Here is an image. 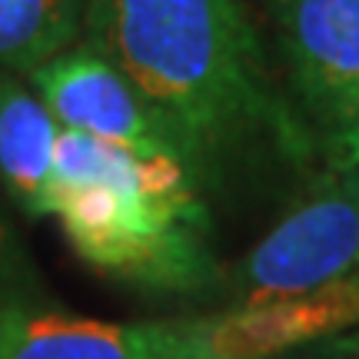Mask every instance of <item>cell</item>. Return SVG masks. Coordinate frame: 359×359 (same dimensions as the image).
Instances as JSON below:
<instances>
[{
	"label": "cell",
	"mask_w": 359,
	"mask_h": 359,
	"mask_svg": "<svg viewBox=\"0 0 359 359\" xmlns=\"http://www.w3.org/2000/svg\"><path fill=\"white\" fill-rule=\"evenodd\" d=\"M57 120L30 90L0 74V177L30 217L53 213V154Z\"/></svg>",
	"instance_id": "obj_8"
},
{
	"label": "cell",
	"mask_w": 359,
	"mask_h": 359,
	"mask_svg": "<svg viewBox=\"0 0 359 359\" xmlns=\"http://www.w3.org/2000/svg\"><path fill=\"white\" fill-rule=\"evenodd\" d=\"M53 217L80 257L114 280L154 293H200L217 280L193 170L170 154L60 130Z\"/></svg>",
	"instance_id": "obj_2"
},
{
	"label": "cell",
	"mask_w": 359,
	"mask_h": 359,
	"mask_svg": "<svg viewBox=\"0 0 359 359\" xmlns=\"http://www.w3.org/2000/svg\"><path fill=\"white\" fill-rule=\"evenodd\" d=\"M30 80L60 130L90 133L97 140L120 143L143 154H170L187 163L167 123L143 100L140 90L100 53L87 47L64 50L60 57L40 64Z\"/></svg>",
	"instance_id": "obj_5"
},
{
	"label": "cell",
	"mask_w": 359,
	"mask_h": 359,
	"mask_svg": "<svg viewBox=\"0 0 359 359\" xmlns=\"http://www.w3.org/2000/svg\"><path fill=\"white\" fill-rule=\"evenodd\" d=\"M83 30L87 50L114 64L167 123L190 170L266 123L296 137L236 0H87Z\"/></svg>",
	"instance_id": "obj_1"
},
{
	"label": "cell",
	"mask_w": 359,
	"mask_h": 359,
	"mask_svg": "<svg viewBox=\"0 0 359 359\" xmlns=\"http://www.w3.org/2000/svg\"><path fill=\"white\" fill-rule=\"evenodd\" d=\"M43 303L40 280L24 250L17 246L13 233L0 219V313H11L20 306H37Z\"/></svg>",
	"instance_id": "obj_10"
},
{
	"label": "cell",
	"mask_w": 359,
	"mask_h": 359,
	"mask_svg": "<svg viewBox=\"0 0 359 359\" xmlns=\"http://www.w3.org/2000/svg\"><path fill=\"white\" fill-rule=\"evenodd\" d=\"M87 0H0V74H34L77 40Z\"/></svg>",
	"instance_id": "obj_9"
},
{
	"label": "cell",
	"mask_w": 359,
	"mask_h": 359,
	"mask_svg": "<svg viewBox=\"0 0 359 359\" xmlns=\"http://www.w3.org/2000/svg\"><path fill=\"white\" fill-rule=\"evenodd\" d=\"M359 280V167L330 170L230 273L236 306Z\"/></svg>",
	"instance_id": "obj_3"
},
{
	"label": "cell",
	"mask_w": 359,
	"mask_h": 359,
	"mask_svg": "<svg viewBox=\"0 0 359 359\" xmlns=\"http://www.w3.org/2000/svg\"><path fill=\"white\" fill-rule=\"evenodd\" d=\"M0 359H217L206 320L100 323L43 303L0 313Z\"/></svg>",
	"instance_id": "obj_6"
},
{
	"label": "cell",
	"mask_w": 359,
	"mask_h": 359,
	"mask_svg": "<svg viewBox=\"0 0 359 359\" xmlns=\"http://www.w3.org/2000/svg\"><path fill=\"white\" fill-rule=\"evenodd\" d=\"M206 323L217 359H269L359 323V280L259 306H236L223 316H206Z\"/></svg>",
	"instance_id": "obj_7"
},
{
	"label": "cell",
	"mask_w": 359,
	"mask_h": 359,
	"mask_svg": "<svg viewBox=\"0 0 359 359\" xmlns=\"http://www.w3.org/2000/svg\"><path fill=\"white\" fill-rule=\"evenodd\" d=\"M290 83L333 170L359 167V0H276Z\"/></svg>",
	"instance_id": "obj_4"
}]
</instances>
